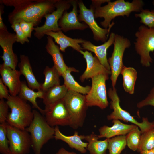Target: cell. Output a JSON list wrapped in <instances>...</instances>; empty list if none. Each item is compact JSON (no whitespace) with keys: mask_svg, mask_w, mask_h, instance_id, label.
<instances>
[{"mask_svg":"<svg viewBox=\"0 0 154 154\" xmlns=\"http://www.w3.org/2000/svg\"><path fill=\"white\" fill-rule=\"evenodd\" d=\"M57 0H0V3L14 9L8 15L11 25L22 21L33 23L37 27L46 15L55 10Z\"/></svg>","mask_w":154,"mask_h":154,"instance_id":"6da1fadb","label":"cell"},{"mask_svg":"<svg viewBox=\"0 0 154 154\" xmlns=\"http://www.w3.org/2000/svg\"><path fill=\"white\" fill-rule=\"evenodd\" d=\"M144 3L142 0H133L131 2L124 0H116L102 6L92 7L94 9L95 18H103L104 20L100 24L104 29H111L115 23L111 22L118 16L128 17L133 12L139 13L143 9Z\"/></svg>","mask_w":154,"mask_h":154,"instance_id":"7a4b0ae2","label":"cell"},{"mask_svg":"<svg viewBox=\"0 0 154 154\" xmlns=\"http://www.w3.org/2000/svg\"><path fill=\"white\" fill-rule=\"evenodd\" d=\"M33 111V119L25 129L30 134L31 147L34 154H41L43 145L54 138L55 128L48 124L44 117L40 112L35 110Z\"/></svg>","mask_w":154,"mask_h":154,"instance_id":"3957f363","label":"cell"},{"mask_svg":"<svg viewBox=\"0 0 154 154\" xmlns=\"http://www.w3.org/2000/svg\"><path fill=\"white\" fill-rule=\"evenodd\" d=\"M7 103L11 109L6 122L12 126L25 129L31 124L34 118L33 110L27 101L18 95H9Z\"/></svg>","mask_w":154,"mask_h":154,"instance_id":"277c9868","label":"cell"},{"mask_svg":"<svg viewBox=\"0 0 154 154\" xmlns=\"http://www.w3.org/2000/svg\"><path fill=\"white\" fill-rule=\"evenodd\" d=\"M63 100L70 117L69 126L74 129L82 127L88 107L85 95L68 90Z\"/></svg>","mask_w":154,"mask_h":154,"instance_id":"5b68a950","label":"cell"},{"mask_svg":"<svg viewBox=\"0 0 154 154\" xmlns=\"http://www.w3.org/2000/svg\"><path fill=\"white\" fill-rule=\"evenodd\" d=\"M108 94L111 100L110 108L113 110V111L107 116L108 120L116 119L130 122L139 128L141 134L154 127V121L151 122L147 118L143 117L142 121L139 122L129 112L122 108L120 104V98L115 87L109 88Z\"/></svg>","mask_w":154,"mask_h":154,"instance_id":"8992f818","label":"cell"},{"mask_svg":"<svg viewBox=\"0 0 154 154\" xmlns=\"http://www.w3.org/2000/svg\"><path fill=\"white\" fill-rule=\"evenodd\" d=\"M135 36L134 48L140 56V63L143 66L149 67L153 60L150 53L154 51V28H149L144 25H140Z\"/></svg>","mask_w":154,"mask_h":154,"instance_id":"52a82bcc","label":"cell"},{"mask_svg":"<svg viewBox=\"0 0 154 154\" xmlns=\"http://www.w3.org/2000/svg\"><path fill=\"white\" fill-rule=\"evenodd\" d=\"M111 56L108 59L111 71L110 78L112 88L115 87L117 78L124 66L123 57L125 49L131 45L130 40L123 36L116 35Z\"/></svg>","mask_w":154,"mask_h":154,"instance_id":"ba28073f","label":"cell"},{"mask_svg":"<svg viewBox=\"0 0 154 154\" xmlns=\"http://www.w3.org/2000/svg\"><path fill=\"white\" fill-rule=\"evenodd\" d=\"M109 75L107 73H101L91 78L90 90L85 95L88 107L96 106L101 109H104L108 106L106 81L108 79Z\"/></svg>","mask_w":154,"mask_h":154,"instance_id":"9c48e42d","label":"cell"},{"mask_svg":"<svg viewBox=\"0 0 154 154\" xmlns=\"http://www.w3.org/2000/svg\"><path fill=\"white\" fill-rule=\"evenodd\" d=\"M71 5V0H57L55 3L56 9L44 17L45 21L44 24L41 26L34 28V37L40 40L47 32H58L62 30L58 25L59 20L64 12L68 9Z\"/></svg>","mask_w":154,"mask_h":154,"instance_id":"30bf717a","label":"cell"},{"mask_svg":"<svg viewBox=\"0 0 154 154\" xmlns=\"http://www.w3.org/2000/svg\"><path fill=\"white\" fill-rule=\"evenodd\" d=\"M7 137L11 154H28L31 147L29 133L8 125Z\"/></svg>","mask_w":154,"mask_h":154,"instance_id":"8fae6325","label":"cell"},{"mask_svg":"<svg viewBox=\"0 0 154 154\" xmlns=\"http://www.w3.org/2000/svg\"><path fill=\"white\" fill-rule=\"evenodd\" d=\"M79 8L78 18L80 22L83 21L91 30L94 40L97 41L106 42L110 30L109 29L103 28L96 23L94 16V9L90 6L88 9L82 0L78 1Z\"/></svg>","mask_w":154,"mask_h":154,"instance_id":"7c38bea8","label":"cell"},{"mask_svg":"<svg viewBox=\"0 0 154 154\" xmlns=\"http://www.w3.org/2000/svg\"><path fill=\"white\" fill-rule=\"evenodd\" d=\"M44 110L45 119L51 127L70 126V117L63 99L45 106Z\"/></svg>","mask_w":154,"mask_h":154,"instance_id":"4fadbf2b","label":"cell"},{"mask_svg":"<svg viewBox=\"0 0 154 154\" xmlns=\"http://www.w3.org/2000/svg\"><path fill=\"white\" fill-rule=\"evenodd\" d=\"M16 41V35L8 30H0V46L3 50L1 57L3 64L13 70H16L18 58L13 50V45Z\"/></svg>","mask_w":154,"mask_h":154,"instance_id":"5bb4252c","label":"cell"},{"mask_svg":"<svg viewBox=\"0 0 154 154\" xmlns=\"http://www.w3.org/2000/svg\"><path fill=\"white\" fill-rule=\"evenodd\" d=\"M78 1L71 0L72 10L69 12L67 11H65L59 20L58 26L64 32L71 30H83L89 28L85 23H81L79 20Z\"/></svg>","mask_w":154,"mask_h":154,"instance_id":"9a60e30c","label":"cell"},{"mask_svg":"<svg viewBox=\"0 0 154 154\" xmlns=\"http://www.w3.org/2000/svg\"><path fill=\"white\" fill-rule=\"evenodd\" d=\"M80 52L83 55L86 63V69L79 78L81 82L101 73L111 75L110 71L107 69L101 63L96 56H93L92 52L87 50L84 52L82 50Z\"/></svg>","mask_w":154,"mask_h":154,"instance_id":"2e32d148","label":"cell"},{"mask_svg":"<svg viewBox=\"0 0 154 154\" xmlns=\"http://www.w3.org/2000/svg\"><path fill=\"white\" fill-rule=\"evenodd\" d=\"M116 34L112 32L109 35L108 39L103 44L96 46L90 41L85 40L81 44L83 50L93 52L101 63L108 70L110 71L109 65L107 58L108 49L114 43Z\"/></svg>","mask_w":154,"mask_h":154,"instance_id":"e0dca14e","label":"cell"},{"mask_svg":"<svg viewBox=\"0 0 154 154\" xmlns=\"http://www.w3.org/2000/svg\"><path fill=\"white\" fill-rule=\"evenodd\" d=\"M0 74L1 80L9 89L10 95H18L21 86L20 76L21 74L19 70H13L5 65L3 63L0 65Z\"/></svg>","mask_w":154,"mask_h":154,"instance_id":"ac0fdd59","label":"cell"},{"mask_svg":"<svg viewBox=\"0 0 154 154\" xmlns=\"http://www.w3.org/2000/svg\"><path fill=\"white\" fill-rule=\"evenodd\" d=\"M112 126L104 125L98 130L99 138H106L109 139L116 136L126 135L132 130L137 127L133 124L124 123L119 120H113Z\"/></svg>","mask_w":154,"mask_h":154,"instance_id":"d6986e66","label":"cell"},{"mask_svg":"<svg viewBox=\"0 0 154 154\" xmlns=\"http://www.w3.org/2000/svg\"><path fill=\"white\" fill-rule=\"evenodd\" d=\"M45 35L52 37L54 42L59 45L60 50L63 52H65L67 48L70 47L80 52L83 49L79 44L84 43L86 40L81 38H72L64 35L62 30L58 32H47Z\"/></svg>","mask_w":154,"mask_h":154,"instance_id":"ffe728a7","label":"cell"},{"mask_svg":"<svg viewBox=\"0 0 154 154\" xmlns=\"http://www.w3.org/2000/svg\"><path fill=\"white\" fill-rule=\"evenodd\" d=\"M54 138L56 140L62 141L66 143L72 149H74L82 153L87 152L88 143L83 141L84 135H79L78 132L75 131L72 135L67 136L60 131L58 126H55Z\"/></svg>","mask_w":154,"mask_h":154,"instance_id":"44dd1931","label":"cell"},{"mask_svg":"<svg viewBox=\"0 0 154 154\" xmlns=\"http://www.w3.org/2000/svg\"><path fill=\"white\" fill-rule=\"evenodd\" d=\"M47 43L45 47L46 51L52 56L53 66L62 76L69 67L65 63L63 54L60 52L59 46L55 44L53 38L47 36Z\"/></svg>","mask_w":154,"mask_h":154,"instance_id":"7402d4cb","label":"cell"},{"mask_svg":"<svg viewBox=\"0 0 154 154\" xmlns=\"http://www.w3.org/2000/svg\"><path fill=\"white\" fill-rule=\"evenodd\" d=\"M20 62L18 66L21 75L25 78L28 86L33 90H40L41 84L39 83L35 76L28 57L24 55H21Z\"/></svg>","mask_w":154,"mask_h":154,"instance_id":"603a6c76","label":"cell"},{"mask_svg":"<svg viewBox=\"0 0 154 154\" xmlns=\"http://www.w3.org/2000/svg\"><path fill=\"white\" fill-rule=\"evenodd\" d=\"M44 94V92L41 90L35 92L30 88L24 81H21L20 88L18 95L24 100L30 102L34 108L38 110L40 113L44 115V110L38 106L36 102L37 98L42 99Z\"/></svg>","mask_w":154,"mask_h":154,"instance_id":"cb8c5ba5","label":"cell"},{"mask_svg":"<svg viewBox=\"0 0 154 154\" xmlns=\"http://www.w3.org/2000/svg\"><path fill=\"white\" fill-rule=\"evenodd\" d=\"M98 135L93 132L87 135H84V139L88 142L87 149L90 154H106L108 149V139L99 140Z\"/></svg>","mask_w":154,"mask_h":154,"instance_id":"d4e9b609","label":"cell"},{"mask_svg":"<svg viewBox=\"0 0 154 154\" xmlns=\"http://www.w3.org/2000/svg\"><path fill=\"white\" fill-rule=\"evenodd\" d=\"M72 72H78L79 71L73 67H68L62 76L64 80V85L68 90L72 91L84 95L89 92L91 86H84L80 85L74 78L71 75Z\"/></svg>","mask_w":154,"mask_h":154,"instance_id":"484cf974","label":"cell"},{"mask_svg":"<svg viewBox=\"0 0 154 154\" xmlns=\"http://www.w3.org/2000/svg\"><path fill=\"white\" fill-rule=\"evenodd\" d=\"M68 91L64 84L51 87L44 92L43 102L46 106L63 99Z\"/></svg>","mask_w":154,"mask_h":154,"instance_id":"4316f807","label":"cell"},{"mask_svg":"<svg viewBox=\"0 0 154 154\" xmlns=\"http://www.w3.org/2000/svg\"><path fill=\"white\" fill-rule=\"evenodd\" d=\"M120 74L123 77V86L124 90L130 94H133L137 78L136 70L133 67L124 66Z\"/></svg>","mask_w":154,"mask_h":154,"instance_id":"83f0119b","label":"cell"},{"mask_svg":"<svg viewBox=\"0 0 154 154\" xmlns=\"http://www.w3.org/2000/svg\"><path fill=\"white\" fill-rule=\"evenodd\" d=\"M45 76L44 82L41 84L40 90L44 92L49 88L60 85V76L58 71L53 66L50 67L46 66L43 71Z\"/></svg>","mask_w":154,"mask_h":154,"instance_id":"f1b7e54d","label":"cell"},{"mask_svg":"<svg viewBox=\"0 0 154 154\" xmlns=\"http://www.w3.org/2000/svg\"><path fill=\"white\" fill-rule=\"evenodd\" d=\"M127 145L126 135L108 139V154H121Z\"/></svg>","mask_w":154,"mask_h":154,"instance_id":"f546056e","label":"cell"},{"mask_svg":"<svg viewBox=\"0 0 154 154\" xmlns=\"http://www.w3.org/2000/svg\"><path fill=\"white\" fill-rule=\"evenodd\" d=\"M141 133L137 126L132 130L126 136L127 145L133 151H138L139 147Z\"/></svg>","mask_w":154,"mask_h":154,"instance_id":"4dcf8cb0","label":"cell"},{"mask_svg":"<svg viewBox=\"0 0 154 154\" xmlns=\"http://www.w3.org/2000/svg\"><path fill=\"white\" fill-rule=\"evenodd\" d=\"M154 148V127L141 134L138 152Z\"/></svg>","mask_w":154,"mask_h":154,"instance_id":"1f68e13d","label":"cell"},{"mask_svg":"<svg viewBox=\"0 0 154 154\" xmlns=\"http://www.w3.org/2000/svg\"><path fill=\"white\" fill-rule=\"evenodd\" d=\"M8 125L6 122L0 124V152L2 154H11L7 137Z\"/></svg>","mask_w":154,"mask_h":154,"instance_id":"d6a6232c","label":"cell"},{"mask_svg":"<svg viewBox=\"0 0 154 154\" xmlns=\"http://www.w3.org/2000/svg\"><path fill=\"white\" fill-rule=\"evenodd\" d=\"M136 18H139L140 22L149 28H154V9H144L135 14Z\"/></svg>","mask_w":154,"mask_h":154,"instance_id":"836d02e7","label":"cell"},{"mask_svg":"<svg viewBox=\"0 0 154 154\" xmlns=\"http://www.w3.org/2000/svg\"><path fill=\"white\" fill-rule=\"evenodd\" d=\"M11 27L15 32L16 41L22 44L29 42L28 38L22 31L19 23H15L11 25Z\"/></svg>","mask_w":154,"mask_h":154,"instance_id":"e575fe53","label":"cell"},{"mask_svg":"<svg viewBox=\"0 0 154 154\" xmlns=\"http://www.w3.org/2000/svg\"><path fill=\"white\" fill-rule=\"evenodd\" d=\"M9 106L4 99L0 100V123L6 122L8 115Z\"/></svg>","mask_w":154,"mask_h":154,"instance_id":"d590c367","label":"cell"},{"mask_svg":"<svg viewBox=\"0 0 154 154\" xmlns=\"http://www.w3.org/2000/svg\"><path fill=\"white\" fill-rule=\"evenodd\" d=\"M149 105L154 107V87L150 91L148 96L144 100L139 102L137 106L138 108H140Z\"/></svg>","mask_w":154,"mask_h":154,"instance_id":"8d00e7d4","label":"cell"},{"mask_svg":"<svg viewBox=\"0 0 154 154\" xmlns=\"http://www.w3.org/2000/svg\"><path fill=\"white\" fill-rule=\"evenodd\" d=\"M19 24L21 29L26 35L28 38H31L32 31L35 26L34 24L32 22L22 21Z\"/></svg>","mask_w":154,"mask_h":154,"instance_id":"74e56055","label":"cell"},{"mask_svg":"<svg viewBox=\"0 0 154 154\" xmlns=\"http://www.w3.org/2000/svg\"><path fill=\"white\" fill-rule=\"evenodd\" d=\"M6 86L2 82L1 78H0V99H7L9 94L8 91Z\"/></svg>","mask_w":154,"mask_h":154,"instance_id":"f35d334b","label":"cell"},{"mask_svg":"<svg viewBox=\"0 0 154 154\" xmlns=\"http://www.w3.org/2000/svg\"><path fill=\"white\" fill-rule=\"evenodd\" d=\"M0 3V30H8L2 18V15L4 13V5L1 3Z\"/></svg>","mask_w":154,"mask_h":154,"instance_id":"ab89813d","label":"cell"},{"mask_svg":"<svg viewBox=\"0 0 154 154\" xmlns=\"http://www.w3.org/2000/svg\"><path fill=\"white\" fill-rule=\"evenodd\" d=\"M56 154H77L74 152H71L67 150L63 147L60 148Z\"/></svg>","mask_w":154,"mask_h":154,"instance_id":"60d3db41","label":"cell"},{"mask_svg":"<svg viewBox=\"0 0 154 154\" xmlns=\"http://www.w3.org/2000/svg\"><path fill=\"white\" fill-rule=\"evenodd\" d=\"M139 152V154H154V148L149 150L142 151Z\"/></svg>","mask_w":154,"mask_h":154,"instance_id":"b9f144b4","label":"cell"},{"mask_svg":"<svg viewBox=\"0 0 154 154\" xmlns=\"http://www.w3.org/2000/svg\"><path fill=\"white\" fill-rule=\"evenodd\" d=\"M152 4L153 6H154V0L152 1Z\"/></svg>","mask_w":154,"mask_h":154,"instance_id":"7bdbcfd3","label":"cell"},{"mask_svg":"<svg viewBox=\"0 0 154 154\" xmlns=\"http://www.w3.org/2000/svg\"><path fill=\"white\" fill-rule=\"evenodd\" d=\"M124 154H126V153H125Z\"/></svg>","mask_w":154,"mask_h":154,"instance_id":"ee69618b","label":"cell"}]
</instances>
